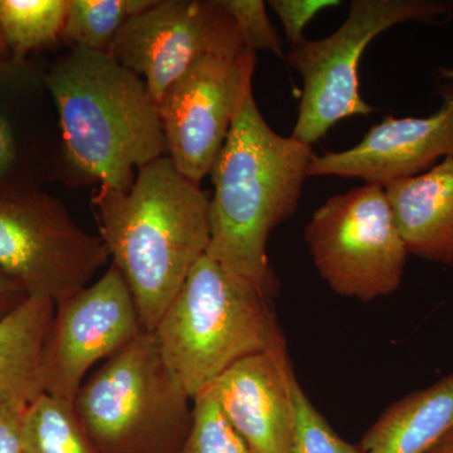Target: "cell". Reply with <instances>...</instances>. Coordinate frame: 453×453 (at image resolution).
Masks as SVG:
<instances>
[{
  "label": "cell",
  "mask_w": 453,
  "mask_h": 453,
  "mask_svg": "<svg viewBox=\"0 0 453 453\" xmlns=\"http://www.w3.org/2000/svg\"><path fill=\"white\" fill-rule=\"evenodd\" d=\"M384 189L408 253L453 267V157Z\"/></svg>",
  "instance_id": "5bb4252c"
},
{
  "label": "cell",
  "mask_w": 453,
  "mask_h": 453,
  "mask_svg": "<svg viewBox=\"0 0 453 453\" xmlns=\"http://www.w3.org/2000/svg\"><path fill=\"white\" fill-rule=\"evenodd\" d=\"M74 410L100 453H180L193 398L144 332L89 372Z\"/></svg>",
  "instance_id": "5b68a950"
},
{
  "label": "cell",
  "mask_w": 453,
  "mask_h": 453,
  "mask_svg": "<svg viewBox=\"0 0 453 453\" xmlns=\"http://www.w3.org/2000/svg\"><path fill=\"white\" fill-rule=\"evenodd\" d=\"M222 4L234 18L247 50L255 53L259 50H270L280 58H285L281 38L270 22L265 2L222 0Z\"/></svg>",
  "instance_id": "7402d4cb"
},
{
  "label": "cell",
  "mask_w": 453,
  "mask_h": 453,
  "mask_svg": "<svg viewBox=\"0 0 453 453\" xmlns=\"http://www.w3.org/2000/svg\"><path fill=\"white\" fill-rule=\"evenodd\" d=\"M157 0H68L62 40L71 49L105 52L125 23Z\"/></svg>",
  "instance_id": "d6986e66"
},
{
  "label": "cell",
  "mask_w": 453,
  "mask_h": 453,
  "mask_svg": "<svg viewBox=\"0 0 453 453\" xmlns=\"http://www.w3.org/2000/svg\"><path fill=\"white\" fill-rule=\"evenodd\" d=\"M295 405V431L290 453H362L359 446L336 434L326 418L311 403L305 390L292 378Z\"/></svg>",
  "instance_id": "44dd1931"
},
{
  "label": "cell",
  "mask_w": 453,
  "mask_h": 453,
  "mask_svg": "<svg viewBox=\"0 0 453 453\" xmlns=\"http://www.w3.org/2000/svg\"><path fill=\"white\" fill-rule=\"evenodd\" d=\"M441 74H442V77H445V79H449L453 81V70H447V68H443V70H441Z\"/></svg>",
  "instance_id": "f1b7e54d"
},
{
  "label": "cell",
  "mask_w": 453,
  "mask_h": 453,
  "mask_svg": "<svg viewBox=\"0 0 453 453\" xmlns=\"http://www.w3.org/2000/svg\"><path fill=\"white\" fill-rule=\"evenodd\" d=\"M68 0H0V31L11 65L62 37Z\"/></svg>",
  "instance_id": "e0dca14e"
},
{
  "label": "cell",
  "mask_w": 453,
  "mask_h": 453,
  "mask_svg": "<svg viewBox=\"0 0 453 453\" xmlns=\"http://www.w3.org/2000/svg\"><path fill=\"white\" fill-rule=\"evenodd\" d=\"M244 50L222 0H157L125 23L107 53L142 77L157 104L202 57Z\"/></svg>",
  "instance_id": "30bf717a"
},
{
  "label": "cell",
  "mask_w": 453,
  "mask_h": 453,
  "mask_svg": "<svg viewBox=\"0 0 453 453\" xmlns=\"http://www.w3.org/2000/svg\"><path fill=\"white\" fill-rule=\"evenodd\" d=\"M19 148L11 119L0 111V181L5 180L16 169Z\"/></svg>",
  "instance_id": "d4e9b609"
},
{
  "label": "cell",
  "mask_w": 453,
  "mask_h": 453,
  "mask_svg": "<svg viewBox=\"0 0 453 453\" xmlns=\"http://www.w3.org/2000/svg\"><path fill=\"white\" fill-rule=\"evenodd\" d=\"M453 432V372L387 408L360 441L362 453H427Z\"/></svg>",
  "instance_id": "9a60e30c"
},
{
  "label": "cell",
  "mask_w": 453,
  "mask_h": 453,
  "mask_svg": "<svg viewBox=\"0 0 453 453\" xmlns=\"http://www.w3.org/2000/svg\"><path fill=\"white\" fill-rule=\"evenodd\" d=\"M110 256L64 203L35 188L0 189V271L57 305L88 288Z\"/></svg>",
  "instance_id": "52a82bcc"
},
{
  "label": "cell",
  "mask_w": 453,
  "mask_h": 453,
  "mask_svg": "<svg viewBox=\"0 0 453 453\" xmlns=\"http://www.w3.org/2000/svg\"><path fill=\"white\" fill-rule=\"evenodd\" d=\"M294 375L283 348L243 357L207 387L252 453H290Z\"/></svg>",
  "instance_id": "4fadbf2b"
},
{
  "label": "cell",
  "mask_w": 453,
  "mask_h": 453,
  "mask_svg": "<svg viewBox=\"0 0 453 453\" xmlns=\"http://www.w3.org/2000/svg\"><path fill=\"white\" fill-rule=\"evenodd\" d=\"M92 210L112 266L154 333L210 244V196L168 157L136 173L127 192L96 189Z\"/></svg>",
  "instance_id": "7a4b0ae2"
},
{
  "label": "cell",
  "mask_w": 453,
  "mask_h": 453,
  "mask_svg": "<svg viewBox=\"0 0 453 453\" xmlns=\"http://www.w3.org/2000/svg\"><path fill=\"white\" fill-rule=\"evenodd\" d=\"M195 419L180 453H252L226 418L210 389L193 398Z\"/></svg>",
  "instance_id": "ffe728a7"
},
{
  "label": "cell",
  "mask_w": 453,
  "mask_h": 453,
  "mask_svg": "<svg viewBox=\"0 0 453 453\" xmlns=\"http://www.w3.org/2000/svg\"><path fill=\"white\" fill-rule=\"evenodd\" d=\"M427 453H453V432L443 437Z\"/></svg>",
  "instance_id": "4316f807"
},
{
  "label": "cell",
  "mask_w": 453,
  "mask_h": 453,
  "mask_svg": "<svg viewBox=\"0 0 453 453\" xmlns=\"http://www.w3.org/2000/svg\"><path fill=\"white\" fill-rule=\"evenodd\" d=\"M135 300L118 268L56 306L43 354L44 393L74 403L94 366L144 333Z\"/></svg>",
  "instance_id": "8fae6325"
},
{
  "label": "cell",
  "mask_w": 453,
  "mask_h": 453,
  "mask_svg": "<svg viewBox=\"0 0 453 453\" xmlns=\"http://www.w3.org/2000/svg\"><path fill=\"white\" fill-rule=\"evenodd\" d=\"M451 11V3L434 0H354L338 31L320 41L303 40L291 46L286 59L303 80L291 136L312 146L339 121L374 112L363 100L357 80L368 44L399 23L434 22Z\"/></svg>",
  "instance_id": "8992f818"
},
{
  "label": "cell",
  "mask_w": 453,
  "mask_h": 453,
  "mask_svg": "<svg viewBox=\"0 0 453 453\" xmlns=\"http://www.w3.org/2000/svg\"><path fill=\"white\" fill-rule=\"evenodd\" d=\"M449 157H453V88L428 118H387L353 148L315 155L309 177L357 178L386 188Z\"/></svg>",
  "instance_id": "7c38bea8"
},
{
  "label": "cell",
  "mask_w": 453,
  "mask_h": 453,
  "mask_svg": "<svg viewBox=\"0 0 453 453\" xmlns=\"http://www.w3.org/2000/svg\"><path fill=\"white\" fill-rule=\"evenodd\" d=\"M56 303L28 297L0 320V404L28 407L44 393L43 354Z\"/></svg>",
  "instance_id": "2e32d148"
},
{
  "label": "cell",
  "mask_w": 453,
  "mask_h": 453,
  "mask_svg": "<svg viewBox=\"0 0 453 453\" xmlns=\"http://www.w3.org/2000/svg\"><path fill=\"white\" fill-rule=\"evenodd\" d=\"M256 53L202 57L157 103L166 157L190 180L210 175L232 125L252 96Z\"/></svg>",
  "instance_id": "9c48e42d"
},
{
  "label": "cell",
  "mask_w": 453,
  "mask_h": 453,
  "mask_svg": "<svg viewBox=\"0 0 453 453\" xmlns=\"http://www.w3.org/2000/svg\"><path fill=\"white\" fill-rule=\"evenodd\" d=\"M28 297L19 283L0 271V320L22 305Z\"/></svg>",
  "instance_id": "484cf974"
},
{
  "label": "cell",
  "mask_w": 453,
  "mask_h": 453,
  "mask_svg": "<svg viewBox=\"0 0 453 453\" xmlns=\"http://www.w3.org/2000/svg\"><path fill=\"white\" fill-rule=\"evenodd\" d=\"M5 62L11 64V56H9L7 44H5L2 31H0V64H5Z\"/></svg>",
  "instance_id": "83f0119b"
},
{
  "label": "cell",
  "mask_w": 453,
  "mask_h": 453,
  "mask_svg": "<svg viewBox=\"0 0 453 453\" xmlns=\"http://www.w3.org/2000/svg\"><path fill=\"white\" fill-rule=\"evenodd\" d=\"M314 157L311 146L271 129L252 95L210 173L207 255L270 300L280 282L268 261V237L299 207Z\"/></svg>",
  "instance_id": "3957f363"
},
{
  "label": "cell",
  "mask_w": 453,
  "mask_h": 453,
  "mask_svg": "<svg viewBox=\"0 0 453 453\" xmlns=\"http://www.w3.org/2000/svg\"><path fill=\"white\" fill-rule=\"evenodd\" d=\"M43 81L58 116V174L67 183L127 192L139 169L168 153L144 80L109 53L71 49Z\"/></svg>",
  "instance_id": "6da1fadb"
},
{
  "label": "cell",
  "mask_w": 453,
  "mask_h": 453,
  "mask_svg": "<svg viewBox=\"0 0 453 453\" xmlns=\"http://www.w3.org/2000/svg\"><path fill=\"white\" fill-rule=\"evenodd\" d=\"M271 301L205 253L154 335L192 398L243 357L286 348Z\"/></svg>",
  "instance_id": "277c9868"
},
{
  "label": "cell",
  "mask_w": 453,
  "mask_h": 453,
  "mask_svg": "<svg viewBox=\"0 0 453 453\" xmlns=\"http://www.w3.org/2000/svg\"><path fill=\"white\" fill-rule=\"evenodd\" d=\"M270 7L275 11L285 28L286 38L291 46L305 40L303 29L310 20L314 19L321 11L339 7V0H271Z\"/></svg>",
  "instance_id": "603a6c76"
},
{
  "label": "cell",
  "mask_w": 453,
  "mask_h": 453,
  "mask_svg": "<svg viewBox=\"0 0 453 453\" xmlns=\"http://www.w3.org/2000/svg\"><path fill=\"white\" fill-rule=\"evenodd\" d=\"M26 408L0 404V453H25L22 421Z\"/></svg>",
  "instance_id": "cb8c5ba5"
},
{
  "label": "cell",
  "mask_w": 453,
  "mask_h": 453,
  "mask_svg": "<svg viewBox=\"0 0 453 453\" xmlns=\"http://www.w3.org/2000/svg\"><path fill=\"white\" fill-rule=\"evenodd\" d=\"M25 453H100L83 428L74 404L43 393L26 408Z\"/></svg>",
  "instance_id": "ac0fdd59"
},
{
  "label": "cell",
  "mask_w": 453,
  "mask_h": 453,
  "mask_svg": "<svg viewBox=\"0 0 453 453\" xmlns=\"http://www.w3.org/2000/svg\"><path fill=\"white\" fill-rule=\"evenodd\" d=\"M303 237L319 275L340 296L372 301L401 286L408 251L383 187L365 184L327 199Z\"/></svg>",
  "instance_id": "ba28073f"
}]
</instances>
